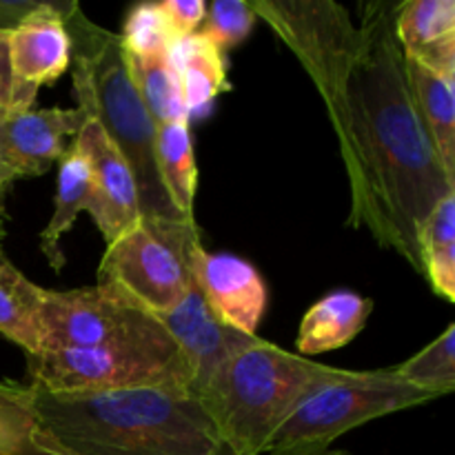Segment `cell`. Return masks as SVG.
Wrapping results in <instances>:
<instances>
[{
	"instance_id": "obj_1",
	"label": "cell",
	"mask_w": 455,
	"mask_h": 455,
	"mask_svg": "<svg viewBox=\"0 0 455 455\" xmlns=\"http://www.w3.org/2000/svg\"><path fill=\"white\" fill-rule=\"evenodd\" d=\"M395 7H363L358 52L329 123L349 180L351 227L367 229L382 249L398 253L425 278L418 229L455 191V182L418 116L395 40Z\"/></svg>"
},
{
	"instance_id": "obj_2",
	"label": "cell",
	"mask_w": 455,
	"mask_h": 455,
	"mask_svg": "<svg viewBox=\"0 0 455 455\" xmlns=\"http://www.w3.org/2000/svg\"><path fill=\"white\" fill-rule=\"evenodd\" d=\"M22 404L47 455H216L222 443L200 400L172 387L47 394Z\"/></svg>"
},
{
	"instance_id": "obj_3",
	"label": "cell",
	"mask_w": 455,
	"mask_h": 455,
	"mask_svg": "<svg viewBox=\"0 0 455 455\" xmlns=\"http://www.w3.org/2000/svg\"><path fill=\"white\" fill-rule=\"evenodd\" d=\"M71 38V80L80 109L118 147L133 173L142 216H182L164 189L156 158V123L127 69L120 36L96 25L76 3H58Z\"/></svg>"
},
{
	"instance_id": "obj_4",
	"label": "cell",
	"mask_w": 455,
	"mask_h": 455,
	"mask_svg": "<svg viewBox=\"0 0 455 455\" xmlns=\"http://www.w3.org/2000/svg\"><path fill=\"white\" fill-rule=\"evenodd\" d=\"M345 373L258 338L222 367L200 403L229 451L262 455L315 389Z\"/></svg>"
},
{
	"instance_id": "obj_5",
	"label": "cell",
	"mask_w": 455,
	"mask_h": 455,
	"mask_svg": "<svg viewBox=\"0 0 455 455\" xmlns=\"http://www.w3.org/2000/svg\"><path fill=\"white\" fill-rule=\"evenodd\" d=\"M200 247L196 220L140 216L107 244L98 283L114 284L147 311L163 315L194 287V256Z\"/></svg>"
},
{
	"instance_id": "obj_6",
	"label": "cell",
	"mask_w": 455,
	"mask_h": 455,
	"mask_svg": "<svg viewBox=\"0 0 455 455\" xmlns=\"http://www.w3.org/2000/svg\"><path fill=\"white\" fill-rule=\"evenodd\" d=\"M27 385L47 394H107L142 387L189 389V369L173 338L138 345L40 351L27 355Z\"/></svg>"
},
{
	"instance_id": "obj_7",
	"label": "cell",
	"mask_w": 455,
	"mask_h": 455,
	"mask_svg": "<svg viewBox=\"0 0 455 455\" xmlns=\"http://www.w3.org/2000/svg\"><path fill=\"white\" fill-rule=\"evenodd\" d=\"M440 395L418 389L395 376L394 367L382 371H347L338 380L315 389L289 416L271 440L269 451H327L347 431L395 411L422 407Z\"/></svg>"
},
{
	"instance_id": "obj_8",
	"label": "cell",
	"mask_w": 455,
	"mask_h": 455,
	"mask_svg": "<svg viewBox=\"0 0 455 455\" xmlns=\"http://www.w3.org/2000/svg\"><path fill=\"white\" fill-rule=\"evenodd\" d=\"M251 7L296 53L331 120L358 52V22L333 0H256Z\"/></svg>"
},
{
	"instance_id": "obj_9",
	"label": "cell",
	"mask_w": 455,
	"mask_h": 455,
	"mask_svg": "<svg viewBox=\"0 0 455 455\" xmlns=\"http://www.w3.org/2000/svg\"><path fill=\"white\" fill-rule=\"evenodd\" d=\"M160 340H172L160 320L114 284L98 283L71 291L47 289L40 351Z\"/></svg>"
},
{
	"instance_id": "obj_10",
	"label": "cell",
	"mask_w": 455,
	"mask_h": 455,
	"mask_svg": "<svg viewBox=\"0 0 455 455\" xmlns=\"http://www.w3.org/2000/svg\"><path fill=\"white\" fill-rule=\"evenodd\" d=\"M156 318L167 329L185 358L187 369H189V389L187 391L196 400H203L218 373L235 354L258 340V336H247V333L222 324L212 314L196 283L172 311L156 315Z\"/></svg>"
},
{
	"instance_id": "obj_11",
	"label": "cell",
	"mask_w": 455,
	"mask_h": 455,
	"mask_svg": "<svg viewBox=\"0 0 455 455\" xmlns=\"http://www.w3.org/2000/svg\"><path fill=\"white\" fill-rule=\"evenodd\" d=\"M89 123L92 118L80 107H34L0 116V169L13 176V180L44 176L60 163Z\"/></svg>"
},
{
	"instance_id": "obj_12",
	"label": "cell",
	"mask_w": 455,
	"mask_h": 455,
	"mask_svg": "<svg viewBox=\"0 0 455 455\" xmlns=\"http://www.w3.org/2000/svg\"><path fill=\"white\" fill-rule=\"evenodd\" d=\"M74 142L87 158L92 178V203L87 213L100 229L105 243L111 244L142 216L136 180L118 147L93 120L76 136Z\"/></svg>"
},
{
	"instance_id": "obj_13",
	"label": "cell",
	"mask_w": 455,
	"mask_h": 455,
	"mask_svg": "<svg viewBox=\"0 0 455 455\" xmlns=\"http://www.w3.org/2000/svg\"><path fill=\"white\" fill-rule=\"evenodd\" d=\"M194 283L222 324L256 336L269 293L251 262L229 253H207L200 247L194 256Z\"/></svg>"
},
{
	"instance_id": "obj_14",
	"label": "cell",
	"mask_w": 455,
	"mask_h": 455,
	"mask_svg": "<svg viewBox=\"0 0 455 455\" xmlns=\"http://www.w3.org/2000/svg\"><path fill=\"white\" fill-rule=\"evenodd\" d=\"M12 69L20 83L40 89L71 67V38L58 3H40L9 31Z\"/></svg>"
},
{
	"instance_id": "obj_15",
	"label": "cell",
	"mask_w": 455,
	"mask_h": 455,
	"mask_svg": "<svg viewBox=\"0 0 455 455\" xmlns=\"http://www.w3.org/2000/svg\"><path fill=\"white\" fill-rule=\"evenodd\" d=\"M394 29L404 56L455 80V0L400 3Z\"/></svg>"
},
{
	"instance_id": "obj_16",
	"label": "cell",
	"mask_w": 455,
	"mask_h": 455,
	"mask_svg": "<svg viewBox=\"0 0 455 455\" xmlns=\"http://www.w3.org/2000/svg\"><path fill=\"white\" fill-rule=\"evenodd\" d=\"M373 300L354 291H333L309 307L298 329V355H320L347 347L371 318Z\"/></svg>"
},
{
	"instance_id": "obj_17",
	"label": "cell",
	"mask_w": 455,
	"mask_h": 455,
	"mask_svg": "<svg viewBox=\"0 0 455 455\" xmlns=\"http://www.w3.org/2000/svg\"><path fill=\"white\" fill-rule=\"evenodd\" d=\"M44 300L47 289L31 283L0 249V333L27 355L43 349Z\"/></svg>"
},
{
	"instance_id": "obj_18",
	"label": "cell",
	"mask_w": 455,
	"mask_h": 455,
	"mask_svg": "<svg viewBox=\"0 0 455 455\" xmlns=\"http://www.w3.org/2000/svg\"><path fill=\"white\" fill-rule=\"evenodd\" d=\"M409 87L418 116L438 151L447 176L455 182V80L404 56Z\"/></svg>"
},
{
	"instance_id": "obj_19",
	"label": "cell",
	"mask_w": 455,
	"mask_h": 455,
	"mask_svg": "<svg viewBox=\"0 0 455 455\" xmlns=\"http://www.w3.org/2000/svg\"><path fill=\"white\" fill-rule=\"evenodd\" d=\"M172 56L176 62L178 78H180L187 116L189 120L200 118L212 109L213 100L229 87L225 53L207 36L196 31L173 43Z\"/></svg>"
},
{
	"instance_id": "obj_20",
	"label": "cell",
	"mask_w": 455,
	"mask_h": 455,
	"mask_svg": "<svg viewBox=\"0 0 455 455\" xmlns=\"http://www.w3.org/2000/svg\"><path fill=\"white\" fill-rule=\"evenodd\" d=\"M89 203H92V178H89L87 158L78 145L71 142L67 154L58 163L56 203L47 227L40 234V251L56 274L67 262L65 251L60 249L62 235L69 234L76 218L89 209Z\"/></svg>"
},
{
	"instance_id": "obj_21",
	"label": "cell",
	"mask_w": 455,
	"mask_h": 455,
	"mask_svg": "<svg viewBox=\"0 0 455 455\" xmlns=\"http://www.w3.org/2000/svg\"><path fill=\"white\" fill-rule=\"evenodd\" d=\"M124 58H127V69L133 87L156 124L189 120L172 49L154 53L124 52Z\"/></svg>"
},
{
	"instance_id": "obj_22",
	"label": "cell",
	"mask_w": 455,
	"mask_h": 455,
	"mask_svg": "<svg viewBox=\"0 0 455 455\" xmlns=\"http://www.w3.org/2000/svg\"><path fill=\"white\" fill-rule=\"evenodd\" d=\"M156 158L172 203L182 216L194 218L198 164L189 120L156 124Z\"/></svg>"
},
{
	"instance_id": "obj_23",
	"label": "cell",
	"mask_w": 455,
	"mask_h": 455,
	"mask_svg": "<svg viewBox=\"0 0 455 455\" xmlns=\"http://www.w3.org/2000/svg\"><path fill=\"white\" fill-rule=\"evenodd\" d=\"M425 280L440 298L455 302V191L444 196L418 229Z\"/></svg>"
},
{
	"instance_id": "obj_24",
	"label": "cell",
	"mask_w": 455,
	"mask_h": 455,
	"mask_svg": "<svg viewBox=\"0 0 455 455\" xmlns=\"http://www.w3.org/2000/svg\"><path fill=\"white\" fill-rule=\"evenodd\" d=\"M395 376L418 389L434 391L440 398L455 389V324H449L431 345L394 367Z\"/></svg>"
},
{
	"instance_id": "obj_25",
	"label": "cell",
	"mask_w": 455,
	"mask_h": 455,
	"mask_svg": "<svg viewBox=\"0 0 455 455\" xmlns=\"http://www.w3.org/2000/svg\"><path fill=\"white\" fill-rule=\"evenodd\" d=\"M25 385L9 380L0 394V455H47L40 447L34 418L22 404Z\"/></svg>"
},
{
	"instance_id": "obj_26",
	"label": "cell",
	"mask_w": 455,
	"mask_h": 455,
	"mask_svg": "<svg viewBox=\"0 0 455 455\" xmlns=\"http://www.w3.org/2000/svg\"><path fill=\"white\" fill-rule=\"evenodd\" d=\"M258 16L247 0H216L207 7L204 27L200 34L207 36L222 53L244 43L256 25Z\"/></svg>"
},
{
	"instance_id": "obj_27",
	"label": "cell",
	"mask_w": 455,
	"mask_h": 455,
	"mask_svg": "<svg viewBox=\"0 0 455 455\" xmlns=\"http://www.w3.org/2000/svg\"><path fill=\"white\" fill-rule=\"evenodd\" d=\"M120 43L127 53H154L172 49L176 38L169 31L167 20L160 12V4L142 3L129 13Z\"/></svg>"
},
{
	"instance_id": "obj_28",
	"label": "cell",
	"mask_w": 455,
	"mask_h": 455,
	"mask_svg": "<svg viewBox=\"0 0 455 455\" xmlns=\"http://www.w3.org/2000/svg\"><path fill=\"white\" fill-rule=\"evenodd\" d=\"M38 89L20 83L12 69V56H9V31L0 29V116L12 111L34 109Z\"/></svg>"
},
{
	"instance_id": "obj_29",
	"label": "cell",
	"mask_w": 455,
	"mask_h": 455,
	"mask_svg": "<svg viewBox=\"0 0 455 455\" xmlns=\"http://www.w3.org/2000/svg\"><path fill=\"white\" fill-rule=\"evenodd\" d=\"M158 4L176 40L196 34L207 13V4L203 0H164Z\"/></svg>"
},
{
	"instance_id": "obj_30",
	"label": "cell",
	"mask_w": 455,
	"mask_h": 455,
	"mask_svg": "<svg viewBox=\"0 0 455 455\" xmlns=\"http://www.w3.org/2000/svg\"><path fill=\"white\" fill-rule=\"evenodd\" d=\"M38 4L40 3H36V0H29V3H25V0H20V3L18 0H0V29L12 31Z\"/></svg>"
},
{
	"instance_id": "obj_31",
	"label": "cell",
	"mask_w": 455,
	"mask_h": 455,
	"mask_svg": "<svg viewBox=\"0 0 455 455\" xmlns=\"http://www.w3.org/2000/svg\"><path fill=\"white\" fill-rule=\"evenodd\" d=\"M13 176H9L4 169H0V243L4 240V227H7V198H9V191L13 187Z\"/></svg>"
},
{
	"instance_id": "obj_32",
	"label": "cell",
	"mask_w": 455,
	"mask_h": 455,
	"mask_svg": "<svg viewBox=\"0 0 455 455\" xmlns=\"http://www.w3.org/2000/svg\"><path fill=\"white\" fill-rule=\"evenodd\" d=\"M216 455H235L234 451H229V449L222 444L220 451ZM262 455H349L347 451H340V449H327V451H309V449H296V451H269V453H262Z\"/></svg>"
},
{
	"instance_id": "obj_33",
	"label": "cell",
	"mask_w": 455,
	"mask_h": 455,
	"mask_svg": "<svg viewBox=\"0 0 455 455\" xmlns=\"http://www.w3.org/2000/svg\"><path fill=\"white\" fill-rule=\"evenodd\" d=\"M7 387H9V380L0 382V394H4V391H7Z\"/></svg>"
}]
</instances>
